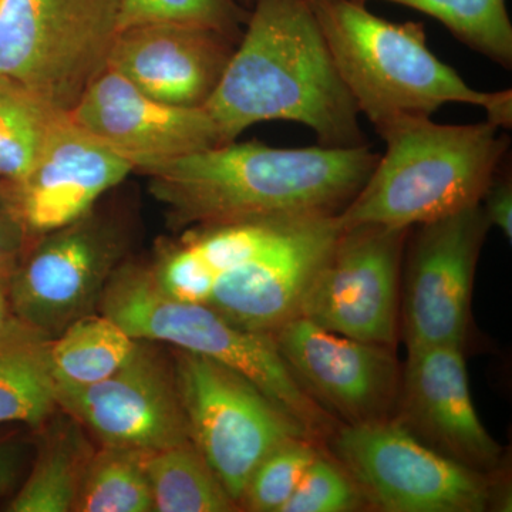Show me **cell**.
I'll return each instance as SVG.
<instances>
[{
	"label": "cell",
	"instance_id": "obj_31",
	"mask_svg": "<svg viewBox=\"0 0 512 512\" xmlns=\"http://www.w3.org/2000/svg\"><path fill=\"white\" fill-rule=\"evenodd\" d=\"M500 173V171H498ZM490 227H497L504 237L512 238V184L510 175H495L493 183L481 200Z\"/></svg>",
	"mask_w": 512,
	"mask_h": 512
},
{
	"label": "cell",
	"instance_id": "obj_18",
	"mask_svg": "<svg viewBox=\"0 0 512 512\" xmlns=\"http://www.w3.org/2000/svg\"><path fill=\"white\" fill-rule=\"evenodd\" d=\"M238 43L198 26H136L120 30L107 69L161 103L205 107L217 90Z\"/></svg>",
	"mask_w": 512,
	"mask_h": 512
},
{
	"label": "cell",
	"instance_id": "obj_11",
	"mask_svg": "<svg viewBox=\"0 0 512 512\" xmlns=\"http://www.w3.org/2000/svg\"><path fill=\"white\" fill-rule=\"evenodd\" d=\"M409 248L402 330L407 349L463 346L488 224L480 204L420 225Z\"/></svg>",
	"mask_w": 512,
	"mask_h": 512
},
{
	"label": "cell",
	"instance_id": "obj_14",
	"mask_svg": "<svg viewBox=\"0 0 512 512\" xmlns=\"http://www.w3.org/2000/svg\"><path fill=\"white\" fill-rule=\"evenodd\" d=\"M313 399L346 424L390 419L399 399V363L389 346L338 335L298 316L272 333Z\"/></svg>",
	"mask_w": 512,
	"mask_h": 512
},
{
	"label": "cell",
	"instance_id": "obj_29",
	"mask_svg": "<svg viewBox=\"0 0 512 512\" xmlns=\"http://www.w3.org/2000/svg\"><path fill=\"white\" fill-rule=\"evenodd\" d=\"M32 239L0 190V272L12 274Z\"/></svg>",
	"mask_w": 512,
	"mask_h": 512
},
{
	"label": "cell",
	"instance_id": "obj_2",
	"mask_svg": "<svg viewBox=\"0 0 512 512\" xmlns=\"http://www.w3.org/2000/svg\"><path fill=\"white\" fill-rule=\"evenodd\" d=\"M217 90L205 104L222 143L262 121L311 128L323 147L369 146L309 0H254Z\"/></svg>",
	"mask_w": 512,
	"mask_h": 512
},
{
	"label": "cell",
	"instance_id": "obj_6",
	"mask_svg": "<svg viewBox=\"0 0 512 512\" xmlns=\"http://www.w3.org/2000/svg\"><path fill=\"white\" fill-rule=\"evenodd\" d=\"M120 0H0V74L69 114L109 64Z\"/></svg>",
	"mask_w": 512,
	"mask_h": 512
},
{
	"label": "cell",
	"instance_id": "obj_26",
	"mask_svg": "<svg viewBox=\"0 0 512 512\" xmlns=\"http://www.w3.org/2000/svg\"><path fill=\"white\" fill-rule=\"evenodd\" d=\"M248 18L249 10L238 0H120L119 32L173 23L217 30L238 43Z\"/></svg>",
	"mask_w": 512,
	"mask_h": 512
},
{
	"label": "cell",
	"instance_id": "obj_3",
	"mask_svg": "<svg viewBox=\"0 0 512 512\" xmlns=\"http://www.w3.org/2000/svg\"><path fill=\"white\" fill-rule=\"evenodd\" d=\"M330 55L357 110L376 133L406 119L431 117L444 104L480 107L487 121L512 127V92H480L427 45L421 22L394 23L357 0H309Z\"/></svg>",
	"mask_w": 512,
	"mask_h": 512
},
{
	"label": "cell",
	"instance_id": "obj_32",
	"mask_svg": "<svg viewBox=\"0 0 512 512\" xmlns=\"http://www.w3.org/2000/svg\"><path fill=\"white\" fill-rule=\"evenodd\" d=\"M10 272H0V338L8 335L12 330L25 325L15 315L10 301L9 291Z\"/></svg>",
	"mask_w": 512,
	"mask_h": 512
},
{
	"label": "cell",
	"instance_id": "obj_21",
	"mask_svg": "<svg viewBox=\"0 0 512 512\" xmlns=\"http://www.w3.org/2000/svg\"><path fill=\"white\" fill-rule=\"evenodd\" d=\"M140 340L131 338L99 311L74 320L47 343V360L56 386H89L119 372Z\"/></svg>",
	"mask_w": 512,
	"mask_h": 512
},
{
	"label": "cell",
	"instance_id": "obj_28",
	"mask_svg": "<svg viewBox=\"0 0 512 512\" xmlns=\"http://www.w3.org/2000/svg\"><path fill=\"white\" fill-rule=\"evenodd\" d=\"M365 504L345 467L320 451L282 512H350Z\"/></svg>",
	"mask_w": 512,
	"mask_h": 512
},
{
	"label": "cell",
	"instance_id": "obj_20",
	"mask_svg": "<svg viewBox=\"0 0 512 512\" xmlns=\"http://www.w3.org/2000/svg\"><path fill=\"white\" fill-rule=\"evenodd\" d=\"M47 343L26 325L0 338V424L37 429L59 409Z\"/></svg>",
	"mask_w": 512,
	"mask_h": 512
},
{
	"label": "cell",
	"instance_id": "obj_23",
	"mask_svg": "<svg viewBox=\"0 0 512 512\" xmlns=\"http://www.w3.org/2000/svg\"><path fill=\"white\" fill-rule=\"evenodd\" d=\"M66 113L0 74V178L15 183L32 167Z\"/></svg>",
	"mask_w": 512,
	"mask_h": 512
},
{
	"label": "cell",
	"instance_id": "obj_4",
	"mask_svg": "<svg viewBox=\"0 0 512 512\" xmlns=\"http://www.w3.org/2000/svg\"><path fill=\"white\" fill-rule=\"evenodd\" d=\"M490 121L450 126L431 117L390 124L379 136L386 153L339 214L342 229H410L480 204L510 148Z\"/></svg>",
	"mask_w": 512,
	"mask_h": 512
},
{
	"label": "cell",
	"instance_id": "obj_10",
	"mask_svg": "<svg viewBox=\"0 0 512 512\" xmlns=\"http://www.w3.org/2000/svg\"><path fill=\"white\" fill-rule=\"evenodd\" d=\"M409 232L375 225L342 229L299 316L329 332L392 348Z\"/></svg>",
	"mask_w": 512,
	"mask_h": 512
},
{
	"label": "cell",
	"instance_id": "obj_22",
	"mask_svg": "<svg viewBox=\"0 0 512 512\" xmlns=\"http://www.w3.org/2000/svg\"><path fill=\"white\" fill-rule=\"evenodd\" d=\"M146 471L156 512L239 510L192 440L148 454Z\"/></svg>",
	"mask_w": 512,
	"mask_h": 512
},
{
	"label": "cell",
	"instance_id": "obj_13",
	"mask_svg": "<svg viewBox=\"0 0 512 512\" xmlns=\"http://www.w3.org/2000/svg\"><path fill=\"white\" fill-rule=\"evenodd\" d=\"M340 232L339 215L285 220L264 247L217 276L207 305L238 328L272 335L301 315Z\"/></svg>",
	"mask_w": 512,
	"mask_h": 512
},
{
	"label": "cell",
	"instance_id": "obj_1",
	"mask_svg": "<svg viewBox=\"0 0 512 512\" xmlns=\"http://www.w3.org/2000/svg\"><path fill=\"white\" fill-rule=\"evenodd\" d=\"M380 154L369 146L281 148L221 144L141 174L177 227L339 215L362 190Z\"/></svg>",
	"mask_w": 512,
	"mask_h": 512
},
{
	"label": "cell",
	"instance_id": "obj_16",
	"mask_svg": "<svg viewBox=\"0 0 512 512\" xmlns=\"http://www.w3.org/2000/svg\"><path fill=\"white\" fill-rule=\"evenodd\" d=\"M134 171L130 161L66 114L28 173L15 183H3L2 191L26 234L35 241L92 211L104 194Z\"/></svg>",
	"mask_w": 512,
	"mask_h": 512
},
{
	"label": "cell",
	"instance_id": "obj_24",
	"mask_svg": "<svg viewBox=\"0 0 512 512\" xmlns=\"http://www.w3.org/2000/svg\"><path fill=\"white\" fill-rule=\"evenodd\" d=\"M147 456L100 446L84 474L73 512H154Z\"/></svg>",
	"mask_w": 512,
	"mask_h": 512
},
{
	"label": "cell",
	"instance_id": "obj_27",
	"mask_svg": "<svg viewBox=\"0 0 512 512\" xmlns=\"http://www.w3.org/2000/svg\"><path fill=\"white\" fill-rule=\"evenodd\" d=\"M316 443L311 437H298L274 448L249 477L239 507L254 512H282L320 453Z\"/></svg>",
	"mask_w": 512,
	"mask_h": 512
},
{
	"label": "cell",
	"instance_id": "obj_17",
	"mask_svg": "<svg viewBox=\"0 0 512 512\" xmlns=\"http://www.w3.org/2000/svg\"><path fill=\"white\" fill-rule=\"evenodd\" d=\"M394 419L437 453L463 466L494 473L501 447L478 417L461 346L409 353Z\"/></svg>",
	"mask_w": 512,
	"mask_h": 512
},
{
	"label": "cell",
	"instance_id": "obj_33",
	"mask_svg": "<svg viewBox=\"0 0 512 512\" xmlns=\"http://www.w3.org/2000/svg\"><path fill=\"white\" fill-rule=\"evenodd\" d=\"M239 3H244V5H252L254 3V0H238Z\"/></svg>",
	"mask_w": 512,
	"mask_h": 512
},
{
	"label": "cell",
	"instance_id": "obj_19",
	"mask_svg": "<svg viewBox=\"0 0 512 512\" xmlns=\"http://www.w3.org/2000/svg\"><path fill=\"white\" fill-rule=\"evenodd\" d=\"M35 451L9 512H73L90 460L96 453L90 434L62 409L37 427Z\"/></svg>",
	"mask_w": 512,
	"mask_h": 512
},
{
	"label": "cell",
	"instance_id": "obj_15",
	"mask_svg": "<svg viewBox=\"0 0 512 512\" xmlns=\"http://www.w3.org/2000/svg\"><path fill=\"white\" fill-rule=\"evenodd\" d=\"M69 117L136 171L224 144L204 107L161 103L110 69L90 84Z\"/></svg>",
	"mask_w": 512,
	"mask_h": 512
},
{
	"label": "cell",
	"instance_id": "obj_8",
	"mask_svg": "<svg viewBox=\"0 0 512 512\" xmlns=\"http://www.w3.org/2000/svg\"><path fill=\"white\" fill-rule=\"evenodd\" d=\"M330 439L336 458L377 510L483 512L493 504L491 474L437 453L394 417L346 424Z\"/></svg>",
	"mask_w": 512,
	"mask_h": 512
},
{
	"label": "cell",
	"instance_id": "obj_5",
	"mask_svg": "<svg viewBox=\"0 0 512 512\" xmlns=\"http://www.w3.org/2000/svg\"><path fill=\"white\" fill-rule=\"evenodd\" d=\"M99 312L131 338L164 343L231 367L251 380L315 439H330L336 417L296 379L274 336L232 325L204 303L177 301L157 285L150 265L123 262L111 275Z\"/></svg>",
	"mask_w": 512,
	"mask_h": 512
},
{
	"label": "cell",
	"instance_id": "obj_12",
	"mask_svg": "<svg viewBox=\"0 0 512 512\" xmlns=\"http://www.w3.org/2000/svg\"><path fill=\"white\" fill-rule=\"evenodd\" d=\"M57 406L100 446L151 454L191 440L173 359L140 340L113 376L89 386H56Z\"/></svg>",
	"mask_w": 512,
	"mask_h": 512
},
{
	"label": "cell",
	"instance_id": "obj_25",
	"mask_svg": "<svg viewBox=\"0 0 512 512\" xmlns=\"http://www.w3.org/2000/svg\"><path fill=\"white\" fill-rule=\"evenodd\" d=\"M366 3L367 0H357ZM426 13L451 35L504 69L512 67V23L505 0H386Z\"/></svg>",
	"mask_w": 512,
	"mask_h": 512
},
{
	"label": "cell",
	"instance_id": "obj_7",
	"mask_svg": "<svg viewBox=\"0 0 512 512\" xmlns=\"http://www.w3.org/2000/svg\"><path fill=\"white\" fill-rule=\"evenodd\" d=\"M171 359L191 440L238 507L249 477L274 448L298 437L313 439L231 367L180 349Z\"/></svg>",
	"mask_w": 512,
	"mask_h": 512
},
{
	"label": "cell",
	"instance_id": "obj_30",
	"mask_svg": "<svg viewBox=\"0 0 512 512\" xmlns=\"http://www.w3.org/2000/svg\"><path fill=\"white\" fill-rule=\"evenodd\" d=\"M33 451L25 437L0 440V497L12 491L28 473Z\"/></svg>",
	"mask_w": 512,
	"mask_h": 512
},
{
	"label": "cell",
	"instance_id": "obj_9",
	"mask_svg": "<svg viewBox=\"0 0 512 512\" xmlns=\"http://www.w3.org/2000/svg\"><path fill=\"white\" fill-rule=\"evenodd\" d=\"M128 231L93 208L82 218L32 241L9 279L20 322L47 339L99 311L111 275L127 259Z\"/></svg>",
	"mask_w": 512,
	"mask_h": 512
}]
</instances>
